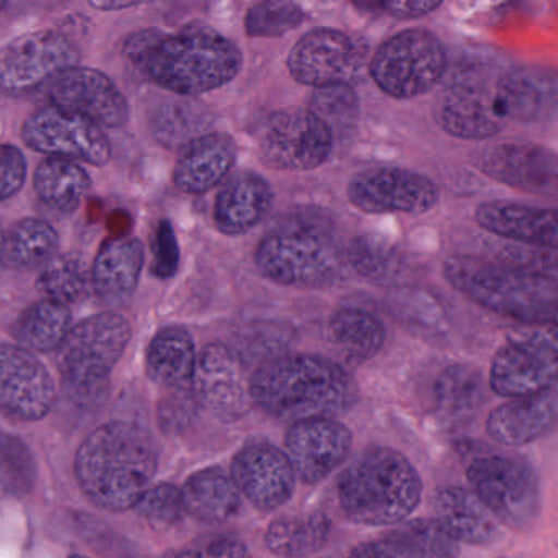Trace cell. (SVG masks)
Wrapping results in <instances>:
<instances>
[{"mask_svg": "<svg viewBox=\"0 0 558 558\" xmlns=\"http://www.w3.org/2000/svg\"><path fill=\"white\" fill-rule=\"evenodd\" d=\"M545 104V86L531 71L465 61L440 87L434 117L440 129L456 138L488 140L509 123L534 122Z\"/></svg>", "mask_w": 558, "mask_h": 558, "instance_id": "6da1fadb", "label": "cell"}, {"mask_svg": "<svg viewBox=\"0 0 558 558\" xmlns=\"http://www.w3.org/2000/svg\"><path fill=\"white\" fill-rule=\"evenodd\" d=\"M125 53L156 86L184 97L223 87L243 66L240 48L205 27L175 35L143 31L126 41Z\"/></svg>", "mask_w": 558, "mask_h": 558, "instance_id": "7a4b0ae2", "label": "cell"}, {"mask_svg": "<svg viewBox=\"0 0 558 558\" xmlns=\"http://www.w3.org/2000/svg\"><path fill=\"white\" fill-rule=\"evenodd\" d=\"M253 403L287 423L335 417L357 400L348 371L322 355L292 354L264 362L250 378Z\"/></svg>", "mask_w": 558, "mask_h": 558, "instance_id": "3957f363", "label": "cell"}, {"mask_svg": "<svg viewBox=\"0 0 558 558\" xmlns=\"http://www.w3.org/2000/svg\"><path fill=\"white\" fill-rule=\"evenodd\" d=\"M158 453L148 430L138 424H104L76 457V475L87 498L107 511L133 508L148 489Z\"/></svg>", "mask_w": 558, "mask_h": 558, "instance_id": "277c9868", "label": "cell"}, {"mask_svg": "<svg viewBox=\"0 0 558 558\" xmlns=\"http://www.w3.org/2000/svg\"><path fill=\"white\" fill-rule=\"evenodd\" d=\"M421 495L416 469L390 447L364 450L338 480L339 505L355 524H400L417 508Z\"/></svg>", "mask_w": 558, "mask_h": 558, "instance_id": "5b68a950", "label": "cell"}, {"mask_svg": "<svg viewBox=\"0 0 558 558\" xmlns=\"http://www.w3.org/2000/svg\"><path fill=\"white\" fill-rule=\"evenodd\" d=\"M453 289L489 312L525 325L557 322V280L475 256H452L444 266Z\"/></svg>", "mask_w": 558, "mask_h": 558, "instance_id": "8992f818", "label": "cell"}, {"mask_svg": "<svg viewBox=\"0 0 558 558\" xmlns=\"http://www.w3.org/2000/svg\"><path fill=\"white\" fill-rule=\"evenodd\" d=\"M344 254L331 223L313 214L283 218L256 250V266L279 286L315 289L335 282Z\"/></svg>", "mask_w": 558, "mask_h": 558, "instance_id": "52a82bcc", "label": "cell"}, {"mask_svg": "<svg viewBox=\"0 0 558 558\" xmlns=\"http://www.w3.org/2000/svg\"><path fill=\"white\" fill-rule=\"evenodd\" d=\"M447 54L436 35L407 31L385 41L372 58L371 74L393 99H413L433 90L446 76Z\"/></svg>", "mask_w": 558, "mask_h": 558, "instance_id": "ba28073f", "label": "cell"}, {"mask_svg": "<svg viewBox=\"0 0 558 558\" xmlns=\"http://www.w3.org/2000/svg\"><path fill=\"white\" fill-rule=\"evenodd\" d=\"M130 338L129 322L117 313H100L71 328L57 351L64 384L77 391L96 390L122 357Z\"/></svg>", "mask_w": 558, "mask_h": 558, "instance_id": "9c48e42d", "label": "cell"}, {"mask_svg": "<svg viewBox=\"0 0 558 558\" xmlns=\"http://www.w3.org/2000/svg\"><path fill=\"white\" fill-rule=\"evenodd\" d=\"M557 367L555 329H522L512 332L493 357L489 385L509 400L531 397L554 388Z\"/></svg>", "mask_w": 558, "mask_h": 558, "instance_id": "30bf717a", "label": "cell"}, {"mask_svg": "<svg viewBox=\"0 0 558 558\" xmlns=\"http://www.w3.org/2000/svg\"><path fill=\"white\" fill-rule=\"evenodd\" d=\"M473 495L502 524L525 527L541 508L534 470L514 457L482 456L466 469Z\"/></svg>", "mask_w": 558, "mask_h": 558, "instance_id": "8fae6325", "label": "cell"}, {"mask_svg": "<svg viewBox=\"0 0 558 558\" xmlns=\"http://www.w3.org/2000/svg\"><path fill=\"white\" fill-rule=\"evenodd\" d=\"M77 63L80 51L64 35L54 31L22 35L0 50V90L11 96L34 93Z\"/></svg>", "mask_w": 558, "mask_h": 558, "instance_id": "7c38bea8", "label": "cell"}, {"mask_svg": "<svg viewBox=\"0 0 558 558\" xmlns=\"http://www.w3.org/2000/svg\"><path fill=\"white\" fill-rule=\"evenodd\" d=\"M332 146L331 130L308 109L274 113L259 135L260 159L279 171H313L326 162Z\"/></svg>", "mask_w": 558, "mask_h": 558, "instance_id": "4fadbf2b", "label": "cell"}, {"mask_svg": "<svg viewBox=\"0 0 558 558\" xmlns=\"http://www.w3.org/2000/svg\"><path fill=\"white\" fill-rule=\"evenodd\" d=\"M24 142L50 158L104 166L110 158L106 133L96 123L60 107L45 106L28 117Z\"/></svg>", "mask_w": 558, "mask_h": 558, "instance_id": "5bb4252c", "label": "cell"}, {"mask_svg": "<svg viewBox=\"0 0 558 558\" xmlns=\"http://www.w3.org/2000/svg\"><path fill=\"white\" fill-rule=\"evenodd\" d=\"M348 198L371 215H423L439 202L436 184L408 169L378 168L359 172L348 185Z\"/></svg>", "mask_w": 558, "mask_h": 558, "instance_id": "9a60e30c", "label": "cell"}, {"mask_svg": "<svg viewBox=\"0 0 558 558\" xmlns=\"http://www.w3.org/2000/svg\"><path fill=\"white\" fill-rule=\"evenodd\" d=\"M191 390L198 407L221 421H236L253 408L243 361L228 345H205L195 361Z\"/></svg>", "mask_w": 558, "mask_h": 558, "instance_id": "2e32d148", "label": "cell"}, {"mask_svg": "<svg viewBox=\"0 0 558 558\" xmlns=\"http://www.w3.org/2000/svg\"><path fill=\"white\" fill-rule=\"evenodd\" d=\"M364 64L362 50L351 37L332 28L310 32L292 48L289 71L303 86H351Z\"/></svg>", "mask_w": 558, "mask_h": 558, "instance_id": "e0dca14e", "label": "cell"}, {"mask_svg": "<svg viewBox=\"0 0 558 558\" xmlns=\"http://www.w3.org/2000/svg\"><path fill=\"white\" fill-rule=\"evenodd\" d=\"M50 106L76 113L100 129H119L130 117L126 102L119 87L96 70L76 66L64 71L47 84Z\"/></svg>", "mask_w": 558, "mask_h": 558, "instance_id": "ac0fdd59", "label": "cell"}, {"mask_svg": "<svg viewBox=\"0 0 558 558\" xmlns=\"http://www.w3.org/2000/svg\"><path fill=\"white\" fill-rule=\"evenodd\" d=\"M54 403L48 368L21 345H0V411L17 421H38Z\"/></svg>", "mask_w": 558, "mask_h": 558, "instance_id": "d6986e66", "label": "cell"}, {"mask_svg": "<svg viewBox=\"0 0 558 558\" xmlns=\"http://www.w3.org/2000/svg\"><path fill=\"white\" fill-rule=\"evenodd\" d=\"M286 447L295 475L302 482L318 483L345 462L352 433L335 417L299 421L287 430Z\"/></svg>", "mask_w": 558, "mask_h": 558, "instance_id": "ffe728a7", "label": "cell"}, {"mask_svg": "<svg viewBox=\"0 0 558 558\" xmlns=\"http://www.w3.org/2000/svg\"><path fill=\"white\" fill-rule=\"evenodd\" d=\"M231 478L257 509L272 511L292 498L296 475L289 457L269 442H253L231 462Z\"/></svg>", "mask_w": 558, "mask_h": 558, "instance_id": "44dd1931", "label": "cell"}, {"mask_svg": "<svg viewBox=\"0 0 558 558\" xmlns=\"http://www.w3.org/2000/svg\"><path fill=\"white\" fill-rule=\"evenodd\" d=\"M482 169L495 181L519 191L542 195L557 191V159L534 143H499L483 155Z\"/></svg>", "mask_w": 558, "mask_h": 558, "instance_id": "7402d4cb", "label": "cell"}, {"mask_svg": "<svg viewBox=\"0 0 558 558\" xmlns=\"http://www.w3.org/2000/svg\"><path fill=\"white\" fill-rule=\"evenodd\" d=\"M475 218L483 230L515 244L557 247V214L554 210L511 202H488L476 208Z\"/></svg>", "mask_w": 558, "mask_h": 558, "instance_id": "603a6c76", "label": "cell"}, {"mask_svg": "<svg viewBox=\"0 0 558 558\" xmlns=\"http://www.w3.org/2000/svg\"><path fill=\"white\" fill-rule=\"evenodd\" d=\"M557 420L554 388L524 398H511L489 413L488 436L506 447L525 446L547 434Z\"/></svg>", "mask_w": 558, "mask_h": 558, "instance_id": "cb8c5ba5", "label": "cell"}, {"mask_svg": "<svg viewBox=\"0 0 558 558\" xmlns=\"http://www.w3.org/2000/svg\"><path fill=\"white\" fill-rule=\"evenodd\" d=\"M143 263L145 250L138 238L117 236L107 241L90 272L94 292L107 305H126L138 286Z\"/></svg>", "mask_w": 558, "mask_h": 558, "instance_id": "d4e9b609", "label": "cell"}, {"mask_svg": "<svg viewBox=\"0 0 558 558\" xmlns=\"http://www.w3.org/2000/svg\"><path fill=\"white\" fill-rule=\"evenodd\" d=\"M269 182L254 172H241L225 184L215 202V225L228 236H240L260 223L272 207Z\"/></svg>", "mask_w": 558, "mask_h": 558, "instance_id": "484cf974", "label": "cell"}, {"mask_svg": "<svg viewBox=\"0 0 558 558\" xmlns=\"http://www.w3.org/2000/svg\"><path fill=\"white\" fill-rule=\"evenodd\" d=\"M234 161L233 140L221 133H208L185 146L175 165V185L185 194H205L227 178Z\"/></svg>", "mask_w": 558, "mask_h": 558, "instance_id": "4316f807", "label": "cell"}, {"mask_svg": "<svg viewBox=\"0 0 558 558\" xmlns=\"http://www.w3.org/2000/svg\"><path fill=\"white\" fill-rule=\"evenodd\" d=\"M436 521L456 538L470 545L496 542L501 535V522L469 489L449 486L434 498Z\"/></svg>", "mask_w": 558, "mask_h": 558, "instance_id": "83f0119b", "label": "cell"}, {"mask_svg": "<svg viewBox=\"0 0 558 558\" xmlns=\"http://www.w3.org/2000/svg\"><path fill=\"white\" fill-rule=\"evenodd\" d=\"M181 496L185 512L211 524L228 521L241 508L240 489L218 466L194 473L182 486Z\"/></svg>", "mask_w": 558, "mask_h": 558, "instance_id": "f1b7e54d", "label": "cell"}, {"mask_svg": "<svg viewBox=\"0 0 558 558\" xmlns=\"http://www.w3.org/2000/svg\"><path fill=\"white\" fill-rule=\"evenodd\" d=\"M434 398L444 426L469 423L483 401L482 372L469 364L450 365L437 378Z\"/></svg>", "mask_w": 558, "mask_h": 558, "instance_id": "f546056e", "label": "cell"}, {"mask_svg": "<svg viewBox=\"0 0 558 558\" xmlns=\"http://www.w3.org/2000/svg\"><path fill=\"white\" fill-rule=\"evenodd\" d=\"M195 354L191 335L182 328L159 331L146 352V368L156 384L178 390L191 387Z\"/></svg>", "mask_w": 558, "mask_h": 558, "instance_id": "4dcf8cb0", "label": "cell"}, {"mask_svg": "<svg viewBox=\"0 0 558 558\" xmlns=\"http://www.w3.org/2000/svg\"><path fill=\"white\" fill-rule=\"evenodd\" d=\"M329 339L348 361L365 362L384 345L387 332L374 313L355 306L338 310L329 322Z\"/></svg>", "mask_w": 558, "mask_h": 558, "instance_id": "1f68e13d", "label": "cell"}, {"mask_svg": "<svg viewBox=\"0 0 558 558\" xmlns=\"http://www.w3.org/2000/svg\"><path fill=\"white\" fill-rule=\"evenodd\" d=\"M331 519L325 512L287 515L276 519L269 525L264 542L267 548L279 557H310L325 547L331 535Z\"/></svg>", "mask_w": 558, "mask_h": 558, "instance_id": "d6a6232c", "label": "cell"}, {"mask_svg": "<svg viewBox=\"0 0 558 558\" xmlns=\"http://www.w3.org/2000/svg\"><path fill=\"white\" fill-rule=\"evenodd\" d=\"M34 184L48 207L60 214H73L89 192L90 179L77 162L47 158L35 171Z\"/></svg>", "mask_w": 558, "mask_h": 558, "instance_id": "836d02e7", "label": "cell"}, {"mask_svg": "<svg viewBox=\"0 0 558 558\" xmlns=\"http://www.w3.org/2000/svg\"><path fill=\"white\" fill-rule=\"evenodd\" d=\"M71 329L68 306L50 300L28 306L15 322L14 338L28 352L58 351Z\"/></svg>", "mask_w": 558, "mask_h": 558, "instance_id": "e575fe53", "label": "cell"}, {"mask_svg": "<svg viewBox=\"0 0 558 558\" xmlns=\"http://www.w3.org/2000/svg\"><path fill=\"white\" fill-rule=\"evenodd\" d=\"M57 247L58 234L50 223L37 218H25L4 236L2 263L15 269H37L54 256Z\"/></svg>", "mask_w": 558, "mask_h": 558, "instance_id": "d590c367", "label": "cell"}, {"mask_svg": "<svg viewBox=\"0 0 558 558\" xmlns=\"http://www.w3.org/2000/svg\"><path fill=\"white\" fill-rule=\"evenodd\" d=\"M214 116L204 104L194 100H175L156 110L151 132L165 146H187L208 135Z\"/></svg>", "mask_w": 558, "mask_h": 558, "instance_id": "8d00e7d4", "label": "cell"}, {"mask_svg": "<svg viewBox=\"0 0 558 558\" xmlns=\"http://www.w3.org/2000/svg\"><path fill=\"white\" fill-rule=\"evenodd\" d=\"M384 538L408 558H457L460 554L459 542L436 519L403 522Z\"/></svg>", "mask_w": 558, "mask_h": 558, "instance_id": "74e56055", "label": "cell"}, {"mask_svg": "<svg viewBox=\"0 0 558 558\" xmlns=\"http://www.w3.org/2000/svg\"><path fill=\"white\" fill-rule=\"evenodd\" d=\"M37 286L45 300L68 306L87 299L93 279L83 259L73 254H60L41 267Z\"/></svg>", "mask_w": 558, "mask_h": 558, "instance_id": "f35d334b", "label": "cell"}, {"mask_svg": "<svg viewBox=\"0 0 558 558\" xmlns=\"http://www.w3.org/2000/svg\"><path fill=\"white\" fill-rule=\"evenodd\" d=\"M305 19V12L295 2L269 0L253 5L244 19L246 34L253 38H272L289 34L299 27Z\"/></svg>", "mask_w": 558, "mask_h": 558, "instance_id": "ab89813d", "label": "cell"}, {"mask_svg": "<svg viewBox=\"0 0 558 558\" xmlns=\"http://www.w3.org/2000/svg\"><path fill=\"white\" fill-rule=\"evenodd\" d=\"M345 260L359 276L380 280L397 269L398 253L387 240L374 234H364L352 241L345 251Z\"/></svg>", "mask_w": 558, "mask_h": 558, "instance_id": "60d3db41", "label": "cell"}, {"mask_svg": "<svg viewBox=\"0 0 558 558\" xmlns=\"http://www.w3.org/2000/svg\"><path fill=\"white\" fill-rule=\"evenodd\" d=\"M308 110L326 123L332 135L349 132L357 119L359 100L351 86H331L316 89Z\"/></svg>", "mask_w": 558, "mask_h": 558, "instance_id": "b9f144b4", "label": "cell"}, {"mask_svg": "<svg viewBox=\"0 0 558 558\" xmlns=\"http://www.w3.org/2000/svg\"><path fill=\"white\" fill-rule=\"evenodd\" d=\"M0 476L8 488L25 493L35 482V463L31 450L19 437L0 434Z\"/></svg>", "mask_w": 558, "mask_h": 558, "instance_id": "7bdbcfd3", "label": "cell"}, {"mask_svg": "<svg viewBox=\"0 0 558 558\" xmlns=\"http://www.w3.org/2000/svg\"><path fill=\"white\" fill-rule=\"evenodd\" d=\"M135 508L143 518L159 525L175 524L185 512L181 489L169 483L146 489Z\"/></svg>", "mask_w": 558, "mask_h": 558, "instance_id": "ee69618b", "label": "cell"}, {"mask_svg": "<svg viewBox=\"0 0 558 558\" xmlns=\"http://www.w3.org/2000/svg\"><path fill=\"white\" fill-rule=\"evenodd\" d=\"M162 558H251L246 542L233 535H215L195 542L181 550H172Z\"/></svg>", "mask_w": 558, "mask_h": 558, "instance_id": "f6af8a7d", "label": "cell"}, {"mask_svg": "<svg viewBox=\"0 0 558 558\" xmlns=\"http://www.w3.org/2000/svg\"><path fill=\"white\" fill-rule=\"evenodd\" d=\"M198 403L191 387L178 388L159 407L158 420L166 433L174 434L187 427L195 416Z\"/></svg>", "mask_w": 558, "mask_h": 558, "instance_id": "bcb514c9", "label": "cell"}, {"mask_svg": "<svg viewBox=\"0 0 558 558\" xmlns=\"http://www.w3.org/2000/svg\"><path fill=\"white\" fill-rule=\"evenodd\" d=\"M27 162L21 149L0 145V202L14 197L25 182Z\"/></svg>", "mask_w": 558, "mask_h": 558, "instance_id": "7dc6e473", "label": "cell"}, {"mask_svg": "<svg viewBox=\"0 0 558 558\" xmlns=\"http://www.w3.org/2000/svg\"><path fill=\"white\" fill-rule=\"evenodd\" d=\"M179 266V244L174 228L168 220L158 225L155 241V272L161 279L174 276Z\"/></svg>", "mask_w": 558, "mask_h": 558, "instance_id": "c3c4849f", "label": "cell"}, {"mask_svg": "<svg viewBox=\"0 0 558 558\" xmlns=\"http://www.w3.org/2000/svg\"><path fill=\"white\" fill-rule=\"evenodd\" d=\"M440 5L442 2H437V0H413V2L397 0V2H381L378 8L384 9L390 17L398 19V21H414V19L426 17Z\"/></svg>", "mask_w": 558, "mask_h": 558, "instance_id": "681fc988", "label": "cell"}, {"mask_svg": "<svg viewBox=\"0 0 558 558\" xmlns=\"http://www.w3.org/2000/svg\"><path fill=\"white\" fill-rule=\"evenodd\" d=\"M349 558H408L403 551L388 544L385 538L380 541L362 542L354 550L351 551Z\"/></svg>", "mask_w": 558, "mask_h": 558, "instance_id": "f907efd6", "label": "cell"}, {"mask_svg": "<svg viewBox=\"0 0 558 558\" xmlns=\"http://www.w3.org/2000/svg\"><path fill=\"white\" fill-rule=\"evenodd\" d=\"M90 5L96 9H100V11H120V9H129L136 5L135 2H90Z\"/></svg>", "mask_w": 558, "mask_h": 558, "instance_id": "816d5d0a", "label": "cell"}, {"mask_svg": "<svg viewBox=\"0 0 558 558\" xmlns=\"http://www.w3.org/2000/svg\"><path fill=\"white\" fill-rule=\"evenodd\" d=\"M2 250H4V233H2V228H0V269L4 266V263H2Z\"/></svg>", "mask_w": 558, "mask_h": 558, "instance_id": "f5cc1de1", "label": "cell"}, {"mask_svg": "<svg viewBox=\"0 0 558 558\" xmlns=\"http://www.w3.org/2000/svg\"><path fill=\"white\" fill-rule=\"evenodd\" d=\"M4 8H5L4 2H0V11H2V9H4Z\"/></svg>", "mask_w": 558, "mask_h": 558, "instance_id": "db71d44e", "label": "cell"}]
</instances>
